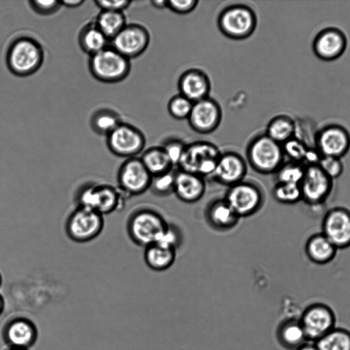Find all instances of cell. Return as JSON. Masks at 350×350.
<instances>
[{"label": "cell", "mask_w": 350, "mask_h": 350, "mask_svg": "<svg viewBox=\"0 0 350 350\" xmlns=\"http://www.w3.org/2000/svg\"><path fill=\"white\" fill-rule=\"evenodd\" d=\"M126 199L117 186L91 181L81 185L74 195L75 206L94 210L103 216L124 208Z\"/></svg>", "instance_id": "6da1fadb"}, {"label": "cell", "mask_w": 350, "mask_h": 350, "mask_svg": "<svg viewBox=\"0 0 350 350\" xmlns=\"http://www.w3.org/2000/svg\"><path fill=\"white\" fill-rule=\"evenodd\" d=\"M44 51L42 44L35 38L19 36L10 44L5 55L9 70L14 75L26 77L36 73L42 66Z\"/></svg>", "instance_id": "7a4b0ae2"}, {"label": "cell", "mask_w": 350, "mask_h": 350, "mask_svg": "<svg viewBox=\"0 0 350 350\" xmlns=\"http://www.w3.org/2000/svg\"><path fill=\"white\" fill-rule=\"evenodd\" d=\"M246 157L250 166L256 172L275 174L284 163L285 155L282 144L264 133L254 137L246 149Z\"/></svg>", "instance_id": "3957f363"}, {"label": "cell", "mask_w": 350, "mask_h": 350, "mask_svg": "<svg viewBox=\"0 0 350 350\" xmlns=\"http://www.w3.org/2000/svg\"><path fill=\"white\" fill-rule=\"evenodd\" d=\"M88 67L92 77L105 83L125 79L131 71L130 59L110 45L90 56Z\"/></svg>", "instance_id": "277c9868"}, {"label": "cell", "mask_w": 350, "mask_h": 350, "mask_svg": "<svg viewBox=\"0 0 350 350\" xmlns=\"http://www.w3.org/2000/svg\"><path fill=\"white\" fill-rule=\"evenodd\" d=\"M217 27L226 37L236 40L252 35L257 26L254 10L244 4H233L224 8L217 17Z\"/></svg>", "instance_id": "5b68a950"}, {"label": "cell", "mask_w": 350, "mask_h": 350, "mask_svg": "<svg viewBox=\"0 0 350 350\" xmlns=\"http://www.w3.org/2000/svg\"><path fill=\"white\" fill-rule=\"evenodd\" d=\"M167 224L156 211L139 208L130 214L126 224L127 234L137 245L146 247L154 244Z\"/></svg>", "instance_id": "8992f818"}, {"label": "cell", "mask_w": 350, "mask_h": 350, "mask_svg": "<svg viewBox=\"0 0 350 350\" xmlns=\"http://www.w3.org/2000/svg\"><path fill=\"white\" fill-rule=\"evenodd\" d=\"M221 154L218 147L211 142H194L187 144L178 167L180 170L203 178L213 176Z\"/></svg>", "instance_id": "52a82bcc"}, {"label": "cell", "mask_w": 350, "mask_h": 350, "mask_svg": "<svg viewBox=\"0 0 350 350\" xmlns=\"http://www.w3.org/2000/svg\"><path fill=\"white\" fill-rule=\"evenodd\" d=\"M104 226L103 215L92 209L75 206L66 219L64 229L72 241L85 243L96 239Z\"/></svg>", "instance_id": "ba28073f"}, {"label": "cell", "mask_w": 350, "mask_h": 350, "mask_svg": "<svg viewBox=\"0 0 350 350\" xmlns=\"http://www.w3.org/2000/svg\"><path fill=\"white\" fill-rule=\"evenodd\" d=\"M152 178L140 157L129 158L118 169L116 186L129 198L141 195L150 188Z\"/></svg>", "instance_id": "9c48e42d"}, {"label": "cell", "mask_w": 350, "mask_h": 350, "mask_svg": "<svg viewBox=\"0 0 350 350\" xmlns=\"http://www.w3.org/2000/svg\"><path fill=\"white\" fill-rule=\"evenodd\" d=\"M106 144L113 154L126 159L144 151L146 138L139 129L122 122L106 137Z\"/></svg>", "instance_id": "30bf717a"}, {"label": "cell", "mask_w": 350, "mask_h": 350, "mask_svg": "<svg viewBox=\"0 0 350 350\" xmlns=\"http://www.w3.org/2000/svg\"><path fill=\"white\" fill-rule=\"evenodd\" d=\"M314 148L322 157L341 159L350 150V133L338 123L325 124L317 131Z\"/></svg>", "instance_id": "8fae6325"}, {"label": "cell", "mask_w": 350, "mask_h": 350, "mask_svg": "<svg viewBox=\"0 0 350 350\" xmlns=\"http://www.w3.org/2000/svg\"><path fill=\"white\" fill-rule=\"evenodd\" d=\"M333 180L318 165L305 166L299 184L302 200L310 206L321 205L332 192Z\"/></svg>", "instance_id": "7c38bea8"}, {"label": "cell", "mask_w": 350, "mask_h": 350, "mask_svg": "<svg viewBox=\"0 0 350 350\" xmlns=\"http://www.w3.org/2000/svg\"><path fill=\"white\" fill-rule=\"evenodd\" d=\"M224 199L240 218L256 213L263 202L260 188L243 180L230 186Z\"/></svg>", "instance_id": "4fadbf2b"}, {"label": "cell", "mask_w": 350, "mask_h": 350, "mask_svg": "<svg viewBox=\"0 0 350 350\" xmlns=\"http://www.w3.org/2000/svg\"><path fill=\"white\" fill-rule=\"evenodd\" d=\"M299 321L308 340L316 342L335 327L336 317L328 306L314 303L305 309Z\"/></svg>", "instance_id": "5bb4252c"}, {"label": "cell", "mask_w": 350, "mask_h": 350, "mask_svg": "<svg viewBox=\"0 0 350 350\" xmlns=\"http://www.w3.org/2000/svg\"><path fill=\"white\" fill-rule=\"evenodd\" d=\"M110 46L131 59L141 55L150 43V33L143 25L126 24L110 41Z\"/></svg>", "instance_id": "9a60e30c"}, {"label": "cell", "mask_w": 350, "mask_h": 350, "mask_svg": "<svg viewBox=\"0 0 350 350\" xmlns=\"http://www.w3.org/2000/svg\"><path fill=\"white\" fill-rule=\"evenodd\" d=\"M1 336L8 348L29 349L37 341L38 331L32 320L16 316L4 323Z\"/></svg>", "instance_id": "2e32d148"}, {"label": "cell", "mask_w": 350, "mask_h": 350, "mask_svg": "<svg viewBox=\"0 0 350 350\" xmlns=\"http://www.w3.org/2000/svg\"><path fill=\"white\" fill-rule=\"evenodd\" d=\"M347 44L345 33L339 27L329 26L318 31L313 39L312 48L319 59L332 62L344 54Z\"/></svg>", "instance_id": "e0dca14e"}, {"label": "cell", "mask_w": 350, "mask_h": 350, "mask_svg": "<svg viewBox=\"0 0 350 350\" xmlns=\"http://www.w3.org/2000/svg\"><path fill=\"white\" fill-rule=\"evenodd\" d=\"M322 233L338 249L350 247V210L343 206L329 209L324 215Z\"/></svg>", "instance_id": "ac0fdd59"}, {"label": "cell", "mask_w": 350, "mask_h": 350, "mask_svg": "<svg viewBox=\"0 0 350 350\" xmlns=\"http://www.w3.org/2000/svg\"><path fill=\"white\" fill-rule=\"evenodd\" d=\"M222 118L219 104L210 96L193 103L187 118L189 126L200 134H208L217 129Z\"/></svg>", "instance_id": "d6986e66"}, {"label": "cell", "mask_w": 350, "mask_h": 350, "mask_svg": "<svg viewBox=\"0 0 350 350\" xmlns=\"http://www.w3.org/2000/svg\"><path fill=\"white\" fill-rule=\"evenodd\" d=\"M247 171L244 159L234 152L221 153L213 177L219 183L229 187L243 180Z\"/></svg>", "instance_id": "ffe728a7"}, {"label": "cell", "mask_w": 350, "mask_h": 350, "mask_svg": "<svg viewBox=\"0 0 350 350\" xmlns=\"http://www.w3.org/2000/svg\"><path fill=\"white\" fill-rule=\"evenodd\" d=\"M211 81L207 74L199 68H189L184 71L178 80L179 94L191 100L197 102L209 96Z\"/></svg>", "instance_id": "44dd1931"}, {"label": "cell", "mask_w": 350, "mask_h": 350, "mask_svg": "<svg viewBox=\"0 0 350 350\" xmlns=\"http://www.w3.org/2000/svg\"><path fill=\"white\" fill-rule=\"evenodd\" d=\"M205 190L204 178L182 170L176 173L173 193L181 201L196 202L202 198Z\"/></svg>", "instance_id": "7402d4cb"}, {"label": "cell", "mask_w": 350, "mask_h": 350, "mask_svg": "<svg viewBox=\"0 0 350 350\" xmlns=\"http://www.w3.org/2000/svg\"><path fill=\"white\" fill-rule=\"evenodd\" d=\"M206 218L212 227L222 230L234 227L240 219L224 198L210 203L206 209Z\"/></svg>", "instance_id": "603a6c76"}, {"label": "cell", "mask_w": 350, "mask_h": 350, "mask_svg": "<svg viewBox=\"0 0 350 350\" xmlns=\"http://www.w3.org/2000/svg\"><path fill=\"white\" fill-rule=\"evenodd\" d=\"M338 249L321 232L311 235L306 241L305 252L312 262L325 265L336 256Z\"/></svg>", "instance_id": "cb8c5ba5"}, {"label": "cell", "mask_w": 350, "mask_h": 350, "mask_svg": "<svg viewBox=\"0 0 350 350\" xmlns=\"http://www.w3.org/2000/svg\"><path fill=\"white\" fill-rule=\"evenodd\" d=\"M78 42L81 50L90 56L109 45V40L99 29L95 22L88 23L81 29Z\"/></svg>", "instance_id": "d4e9b609"}, {"label": "cell", "mask_w": 350, "mask_h": 350, "mask_svg": "<svg viewBox=\"0 0 350 350\" xmlns=\"http://www.w3.org/2000/svg\"><path fill=\"white\" fill-rule=\"evenodd\" d=\"M297 122L292 116L280 114L268 122L265 134L276 142L283 144L295 137Z\"/></svg>", "instance_id": "484cf974"}, {"label": "cell", "mask_w": 350, "mask_h": 350, "mask_svg": "<svg viewBox=\"0 0 350 350\" xmlns=\"http://www.w3.org/2000/svg\"><path fill=\"white\" fill-rule=\"evenodd\" d=\"M144 257L149 268L154 271H164L174 264L176 250L152 244L145 248Z\"/></svg>", "instance_id": "4316f807"}, {"label": "cell", "mask_w": 350, "mask_h": 350, "mask_svg": "<svg viewBox=\"0 0 350 350\" xmlns=\"http://www.w3.org/2000/svg\"><path fill=\"white\" fill-rule=\"evenodd\" d=\"M121 122L120 114L111 109L101 108L91 116L90 124L94 133L99 135L107 136Z\"/></svg>", "instance_id": "83f0119b"}, {"label": "cell", "mask_w": 350, "mask_h": 350, "mask_svg": "<svg viewBox=\"0 0 350 350\" xmlns=\"http://www.w3.org/2000/svg\"><path fill=\"white\" fill-rule=\"evenodd\" d=\"M140 159L152 176L167 172L172 169L170 161L161 146L146 149Z\"/></svg>", "instance_id": "f1b7e54d"}, {"label": "cell", "mask_w": 350, "mask_h": 350, "mask_svg": "<svg viewBox=\"0 0 350 350\" xmlns=\"http://www.w3.org/2000/svg\"><path fill=\"white\" fill-rule=\"evenodd\" d=\"M94 22L109 41L126 25L123 12L101 10Z\"/></svg>", "instance_id": "f546056e"}, {"label": "cell", "mask_w": 350, "mask_h": 350, "mask_svg": "<svg viewBox=\"0 0 350 350\" xmlns=\"http://www.w3.org/2000/svg\"><path fill=\"white\" fill-rule=\"evenodd\" d=\"M280 339L284 347L295 350L308 341L299 319L285 322L280 329Z\"/></svg>", "instance_id": "4dcf8cb0"}, {"label": "cell", "mask_w": 350, "mask_h": 350, "mask_svg": "<svg viewBox=\"0 0 350 350\" xmlns=\"http://www.w3.org/2000/svg\"><path fill=\"white\" fill-rule=\"evenodd\" d=\"M315 344L319 350H350V332L334 327Z\"/></svg>", "instance_id": "1f68e13d"}, {"label": "cell", "mask_w": 350, "mask_h": 350, "mask_svg": "<svg viewBox=\"0 0 350 350\" xmlns=\"http://www.w3.org/2000/svg\"><path fill=\"white\" fill-rule=\"evenodd\" d=\"M305 165L301 163L289 161L284 162L275 173L276 183L299 185L304 174Z\"/></svg>", "instance_id": "d6a6232c"}, {"label": "cell", "mask_w": 350, "mask_h": 350, "mask_svg": "<svg viewBox=\"0 0 350 350\" xmlns=\"http://www.w3.org/2000/svg\"><path fill=\"white\" fill-rule=\"evenodd\" d=\"M273 196L279 202L293 204L302 200L300 185L294 183H276Z\"/></svg>", "instance_id": "836d02e7"}, {"label": "cell", "mask_w": 350, "mask_h": 350, "mask_svg": "<svg viewBox=\"0 0 350 350\" xmlns=\"http://www.w3.org/2000/svg\"><path fill=\"white\" fill-rule=\"evenodd\" d=\"M193 103L191 100L178 94L172 96L167 103V111L170 115L176 120L188 118Z\"/></svg>", "instance_id": "e575fe53"}, {"label": "cell", "mask_w": 350, "mask_h": 350, "mask_svg": "<svg viewBox=\"0 0 350 350\" xmlns=\"http://www.w3.org/2000/svg\"><path fill=\"white\" fill-rule=\"evenodd\" d=\"M282 146L285 157H288L291 161L303 164L309 148L303 142L294 137Z\"/></svg>", "instance_id": "d590c367"}, {"label": "cell", "mask_w": 350, "mask_h": 350, "mask_svg": "<svg viewBox=\"0 0 350 350\" xmlns=\"http://www.w3.org/2000/svg\"><path fill=\"white\" fill-rule=\"evenodd\" d=\"M175 174L172 170L152 176L150 188L158 195H167L174 191Z\"/></svg>", "instance_id": "8d00e7d4"}, {"label": "cell", "mask_w": 350, "mask_h": 350, "mask_svg": "<svg viewBox=\"0 0 350 350\" xmlns=\"http://www.w3.org/2000/svg\"><path fill=\"white\" fill-rule=\"evenodd\" d=\"M187 144L177 138H170L163 142L161 147L165 152L172 167L178 166Z\"/></svg>", "instance_id": "74e56055"}, {"label": "cell", "mask_w": 350, "mask_h": 350, "mask_svg": "<svg viewBox=\"0 0 350 350\" xmlns=\"http://www.w3.org/2000/svg\"><path fill=\"white\" fill-rule=\"evenodd\" d=\"M180 241L181 236L179 234L178 230L175 226L167 224V226L160 234L154 244L176 250Z\"/></svg>", "instance_id": "f35d334b"}, {"label": "cell", "mask_w": 350, "mask_h": 350, "mask_svg": "<svg viewBox=\"0 0 350 350\" xmlns=\"http://www.w3.org/2000/svg\"><path fill=\"white\" fill-rule=\"evenodd\" d=\"M318 165L332 180L340 177L344 171V164L340 158L321 157Z\"/></svg>", "instance_id": "ab89813d"}, {"label": "cell", "mask_w": 350, "mask_h": 350, "mask_svg": "<svg viewBox=\"0 0 350 350\" xmlns=\"http://www.w3.org/2000/svg\"><path fill=\"white\" fill-rule=\"evenodd\" d=\"M30 8L41 16H49L57 12L62 7L59 1H29Z\"/></svg>", "instance_id": "60d3db41"}, {"label": "cell", "mask_w": 350, "mask_h": 350, "mask_svg": "<svg viewBox=\"0 0 350 350\" xmlns=\"http://www.w3.org/2000/svg\"><path fill=\"white\" fill-rule=\"evenodd\" d=\"M198 3V0H167V8L176 14H186L191 12Z\"/></svg>", "instance_id": "b9f144b4"}, {"label": "cell", "mask_w": 350, "mask_h": 350, "mask_svg": "<svg viewBox=\"0 0 350 350\" xmlns=\"http://www.w3.org/2000/svg\"><path fill=\"white\" fill-rule=\"evenodd\" d=\"M95 5L100 9V10L112 11V12H123L126 10L132 1L127 0L120 1H94Z\"/></svg>", "instance_id": "7bdbcfd3"}, {"label": "cell", "mask_w": 350, "mask_h": 350, "mask_svg": "<svg viewBox=\"0 0 350 350\" xmlns=\"http://www.w3.org/2000/svg\"><path fill=\"white\" fill-rule=\"evenodd\" d=\"M83 0H61L59 3L62 6H64L69 8H75L81 6L84 3Z\"/></svg>", "instance_id": "ee69618b"}, {"label": "cell", "mask_w": 350, "mask_h": 350, "mask_svg": "<svg viewBox=\"0 0 350 350\" xmlns=\"http://www.w3.org/2000/svg\"><path fill=\"white\" fill-rule=\"evenodd\" d=\"M167 0H152L150 1L151 5L157 9L167 8Z\"/></svg>", "instance_id": "f6af8a7d"}, {"label": "cell", "mask_w": 350, "mask_h": 350, "mask_svg": "<svg viewBox=\"0 0 350 350\" xmlns=\"http://www.w3.org/2000/svg\"><path fill=\"white\" fill-rule=\"evenodd\" d=\"M296 350H319V349L315 343L313 344L306 342L298 347Z\"/></svg>", "instance_id": "bcb514c9"}, {"label": "cell", "mask_w": 350, "mask_h": 350, "mask_svg": "<svg viewBox=\"0 0 350 350\" xmlns=\"http://www.w3.org/2000/svg\"><path fill=\"white\" fill-rule=\"evenodd\" d=\"M5 308V300L2 295L0 293V316L3 312Z\"/></svg>", "instance_id": "7dc6e473"}, {"label": "cell", "mask_w": 350, "mask_h": 350, "mask_svg": "<svg viewBox=\"0 0 350 350\" xmlns=\"http://www.w3.org/2000/svg\"><path fill=\"white\" fill-rule=\"evenodd\" d=\"M5 350H29V349H14V348H8Z\"/></svg>", "instance_id": "c3c4849f"}, {"label": "cell", "mask_w": 350, "mask_h": 350, "mask_svg": "<svg viewBox=\"0 0 350 350\" xmlns=\"http://www.w3.org/2000/svg\"><path fill=\"white\" fill-rule=\"evenodd\" d=\"M2 281H3V278H2L1 273L0 272V287H1V284H2Z\"/></svg>", "instance_id": "681fc988"}]
</instances>
